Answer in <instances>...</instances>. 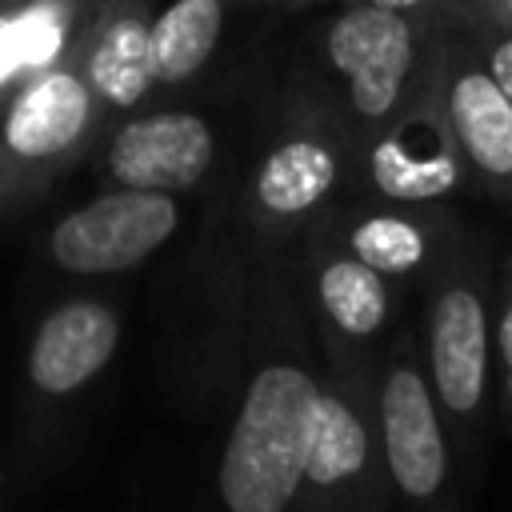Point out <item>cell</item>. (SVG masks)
Returning <instances> with one entry per match:
<instances>
[{"instance_id":"6da1fadb","label":"cell","mask_w":512,"mask_h":512,"mask_svg":"<svg viewBox=\"0 0 512 512\" xmlns=\"http://www.w3.org/2000/svg\"><path fill=\"white\" fill-rule=\"evenodd\" d=\"M296 248L284 252L264 288L236 384L232 424L216 464V496L228 512H288L300 488L324 356L296 292Z\"/></svg>"},{"instance_id":"7a4b0ae2","label":"cell","mask_w":512,"mask_h":512,"mask_svg":"<svg viewBox=\"0 0 512 512\" xmlns=\"http://www.w3.org/2000/svg\"><path fill=\"white\" fill-rule=\"evenodd\" d=\"M444 16L332 0L288 52V64L320 92L360 148L364 136L428 88Z\"/></svg>"},{"instance_id":"3957f363","label":"cell","mask_w":512,"mask_h":512,"mask_svg":"<svg viewBox=\"0 0 512 512\" xmlns=\"http://www.w3.org/2000/svg\"><path fill=\"white\" fill-rule=\"evenodd\" d=\"M420 344L452 432L460 480L472 484L496 396V260L472 228H464L424 284Z\"/></svg>"},{"instance_id":"277c9868","label":"cell","mask_w":512,"mask_h":512,"mask_svg":"<svg viewBox=\"0 0 512 512\" xmlns=\"http://www.w3.org/2000/svg\"><path fill=\"white\" fill-rule=\"evenodd\" d=\"M268 80L272 68H260L256 84H248L224 116L196 104H160L120 116L100 152L104 180L116 188H156L208 200L220 196L256 132Z\"/></svg>"},{"instance_id":"5b68a950","label":"cell","mask_w":512,"mask_h":512,"mask_svg":"<svg viewBox=\"0 0 512 512\" xmlns=\"http://www.w3.org/2000/svg\"><path fill=\"white\" fill-rule=\"evenodd\" d=\"M380 364H324L312 440L288 512H384L392 480L376 408Z\"/></svg>"},{"instance_id":"8992f818","label":"cell","mask_w":512,"mask_h":512,"mask_svg":"<svg viewBox=\"0 0 512 512\" xmlns=\"http://www.w3.org/2000/svg\"><path fill=\"white\" fill-rule=\"evenodd\" d=\"M376 408L384 436V468L392 480V500L404 508H444L460 496V464L452 432L436 388L428 380L420 324L400 320L380 368H376Z\"/></svg>"},{"instance_id":"52a82bcc","label":"cell","mask_w":512,"mask_h":512,"mask_svg":"<svg viewBox=\"0 0 512 512\" xmlns=\"http://www.w3.org/2000/svg\"><path fill=\"white\" fill-rule=\"evenodd\" d=\"M296 292L324 364H380L404 320V284L356 260L316 220L296 236Z\"/></svg>"},{"instance_id":"ba28073f","label":"cell","mask_w":512,"mask_h":512,"mask_svg":"<svg viewBox=\"0 0 512 512\" xmlns=\"http://www.w3.org/2000/svg\"><path fill=\"white\" fill-rule=\"evenodd\" d=\"M348 192L404 204H452L472 192L456 132L432 92V76L412 104L360 140Z\"/></svg>"},{"instance_id":"9c48e42d","label":"cell","mask_w":512,"mask_h":512,"mask_svg":"<svg viewBox=\"0 0 512 512\" xmlns=\"http://www.w3.org/2000/svg\"><path fill=\"white\" fill-rule=\"evenodd\" d=\"M184 224L188 196L112 184L52 224L48 260L72 276H116L152 260Z\"/></svg>"},{"instance_id":"30bf717a","label":"cell","mask_w":512,"mask_h":512,"mask_svg":"<svg viewBox=\"0 0 512 512\" xmlns=\"http://www.w3.org/2000/svg\"><path fill=\"white\" fill-rule=\"evenodd\" d=\"M104 108L76 56L36 68L8 96L0 116V164L8 176H52L104 128Z\"/></svg>"},{"instance_id":"8fae6325","label":"cell","mask_w":512,"mask_h":512,"mask_svg":"<svg viewBox=\"0 0 512 512\" xmlns=\"http://www.w3.org/2000/svg\"><path fill=\"white\" fill-rule=\"evenodd\" d=\"M316 224L332 232L356 260L404 288H424L468 228L452 204H404L360 192H340L316 216Z\"/></svg>"},{"instance_id":"7c38bea8","label":"cell","mask_w":512,"mask_h":512,"mask_svg":"<svg viewBox=\"0 0 512 512\" xmlns=\"http://www.w3.org/2000/svg\"><path fill=\"white\" fill-rule=\"evenodd\" d=\"M432 92L456 132L472 192L512 204V96L492 80L468 36L444 16Z\"/></svg>"},{"instance_id":"4fadbf2b","label":"cell","mask_w":512,"mask_h":512,"mask_svg":"<svg viewBox=\"0 0 512 512\" xmlns=\"http://www.w3.org/2000/svg\"><path fill=\"white\" fill-rule=\"evenodd\" d=\"M152 16V0H100L72 44V56L108 120L128 116L156 96Z\"/></svg>"},{"instance_id":"5bb4252c","label":"cell","mask_w":512,"mask_h":512,"mask_svg":"<svg viewBox=\"0 0 512 512\" xmlns=\"http://www.w3.org/2000/svg\"><path fill=\"white\" fill-rule=\"evenodd\" d=\"M124 336L120 312L100 296H72L40 316L28 344V380L40 396L88 388L116 356Z\"/></svg>"},{"instance_id":"9a60e30c","label":"cell","mask_w":512,"mask_h":512,"mask_svg":"<svg viewBox=\"0 0 512 512\" xmlns=\"http://www.w3.org/2000/svg\"><path fill=\"white\" fill-rule=\"evenodd\" d=\"M244 20L232 0H168L152 16V80L156 92H184L204 80Z\"/></svg>"},{"instance_id":"2e32d148","label":"cell","mask_w":512,"mask_h":512,"mask_svg":"<svg viewBox=\"0 0 512 512\" xmlns=\"http://www.w3.org/2000/svg\"><path fill=\"white\" fill-rule=\"evenodd\" d=\"M452 24L468 36L476 56L492 72V80L512 96V24H504V20H452Z\"/></svg>"},{"instance_id":"e0dca14e","label":"cell","mask_w":512,"mask_h":512,"mask_svg":"<svg viewBox=\"0 0 512 512\" xmlns=\"http://www.w3.org/2000/svg\"><path fill=\"white\" fill-rule=\"evenodd\" d=\"M496 388L512 420V256L496 260Z\"/></svg>"},{"instance_id":"ac0fdd59","label":"cell","mask_w":512,"mask_h":512,"mask_svg":"<svg viewBox=\"0 0 512 512\" xmlns=\"http://www.w3.org/2000/svg\"><path fill=\"white\" fill-rule=\"evenodd\" d=\"M232 4L244 20L268 24V20H288V16H300V12H320L332 0H232Z\"/></svg>"},{"instance_id":"d6986e66","label":"cell","mask_w":512,"mask_h":512,"mask_svg":"<svg viewBox=\"0 0 512 512\" xmlns=\"http://www.w3.org/2000/svg\"><path fill=\"white\" fill-rule=\"evenodd\" d=\"M336 4H380L396 12H448L452 0H336Z\"/></svg>"},{"instance_id":"ffe728a7","label":"cell","mask_w":512,"mask_h":512,"mask_svg":"<svg viewBox=\"0 0 512 512\" xmlns=\"http://www.w3.org/2000/svg\"><path fill=\"white\" fill-rule=\"evenodd\" d=\"M496 4H500V0H452L448 16H452V20H476V16H488Z\"/></svg>"},{"instance_id":"44dd1931","label":"cell","mask_w":512,"mask_h":512,"mask_svg":"<svg viewBox=\"0 0 512 512\" xmlns=\"http://www.w3.org/2000/svg\"><path fill=\"white\" fill-rule=\"evenodd\" d=\"M476 20H504V24H512V0H500L488 16H476Z\"/></svg>"}]
</instances>
